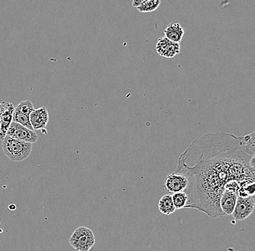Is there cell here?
Returning a JSON list of instances; mask_svg holds the SVG:
<instances>
[{
  "label": "cell",
  "instance_id": "obj_22",
  "mask_svg": "<svg viewBox=\"0 0 255 251\" xmlns=\"http://www.w3.org/2000/svg\"><path fill=\"white\" fill-rule=\"evenodd\" d=\"M0 128H1V116H0Z\"/></svg>",
  "mask_w": 255,
  "mask_h": 251
},
{
  "label": "cell",
  "instance_id": "obj_3",
  "mask_svg": "<svg viewBox=\"0 0 255 251\" xmlns=\"http://www.w3.org/2000/svg\"><path fill=\"white\" fill-rule=\"evenodd\" d=\"M69 243L76 251H89L95 246V234L87 227H79L71 235Z\"/></svg>",
  "mask_w": 255,
  "mask_h": 251
},
{
  "label": "cell",
  "instance_id": "obj_19",
  "mask_svg": "<svg viewBox=\"0 0 255 251\" xmlns=\"http://www.w3.org/2000/svg\"><path fill=\"white\" fill-rule=\"evenodd\" d=\"M250 166L252 169H254L255 171V155L252 157L250 162Z\"/></svg>",
  "mask_w": 255,
  "mask_h": 251
},
{
  "label": "cell",
  "instance_id": "obj_7",
  "mask_svg": "<svg viewBox=\"0 0 255 251\" xmlns=\"http://www.w3.org/2000/svg\"><path fill=\"white\" fill-rule=\"evenodd\" d=\"M156 50L161 57L173 58L181 52L179 43L170 41L166 37H160L156 44Z\"/></svg>",
  "mask_w": 255,
  "mask_h": 251
},
{
  "label": "cell",
  "instance_id": "obj_15",
  "mask_svg": "<svg viewBox=\"0 0 255 251\" xmlns=\"http://www.w3.org/2000/svg\"><path fill=\"white\" fill-rule=\"evenodd\" d=\"M172 199L174 204L175 209H183L185 207L188 201V195L184 191L178 192V193H172Z\"/></svg>",
  "mask_w": 255,
  "mask_h": 251
},
{
  "label": "cell",
  "instance_id": "obj_10",
  "mask_svg": "<svg viewBox=\"0 0 255 251\" xmlns=\"http://www.w3.org/2000/svg\"><path fill=\"white\" fill-rule=\"evenodd\" d=\"M5 109L1 115V128H0V140L2 141L7 134L9 125L12 122V117L15 110V106L12 103L4 102Z\"/></svg>",
  "mask_w": 255,
  "mask_h": 251
},
{
  "label": "cell",
  "instance_id": "obj_12",
  "mask_svg": "<svg viewBox=\"0 0 255 251\" xmlns=\"http://www.w3.org/2000/svg\"><path fill=\"white\" fill-rule=\"evenodd\" d=\"M158 209L159 211L165 215H170L176 211L174 204H173V199H172V195H164L159 199Z\"/></svg>",
  "mask_w": 255,
  "mask_h": 251
},
{
  "label": "cell",
  "instance_id": "obj_20",
  "mask_svg": "<svg viewBox=\"0 0 255 251\" xmlns=\"http://www.w3.org/2000/svg\"><path fill=\"white\" fill-rule=\"evenodd\" d=\"M4 109H5V105H4V102L0 103V116L1 114L4 112Z\"/></svg>",
  "mask_w": 255,
  "mask_h": 251
},
{
  "label": "cell",
  "instance_id": "obj_1",
  "mask_svg": "<svg viewBox=\"0 0 255 251\" xmlns=\"http://www.w3.org/2000/svg\"><path fill=\"white\" fill-rule=\"evenodd\" d=\"M251 158L242 137L230 133H209L193 141L180 155L175 171L189 181L184 208L197 209L213 218L224 217L220 200L225 186L255 175Z\"/></svg>",
  "mask_w": 255,
  "mask_h": 251
},
{
  "label": "cell",
  "instance_id": "obj_8",
  "mask_svg": "<svg viewBox=\"0 0 255 251\" xmlns=\"http://www.w3.org/2000/svg\"><path fill=\"white\" fill-rule=\"evenodd\" d=\"M29 117L33 130L45 129L49 122V114L45 106L34 109L30 114Z\"/></svg>",
  "mask_w": 255,
  "mask_h": 251
},
{
  "label": "cell",
  "instance_id": "obj_11",
  "mask_svg": "<svg viewBox=\"0 0 255 251\" xmlns=\"http://www.w3.org/2000/svg\"><path fill=\"white\" fill-rule=\"evenodd\" d=\"M164 34L165 37L170 41L176 43H181L182 40L184 30L179 23H173L167 25V28L164 30Z\"/></svg>",
  "mask_w": 255,
  "mask_h": 251
},
{
  "label": "cell",
  "instance_id": "obj_4",
  "mask_svg": "<svg viewBox=\"0 0 255 251\" xmlns=\"http://www.w3.org/2000/svg\"><path fill=\"white\" fill-rule=\"evenodd\" d=\"M6 136L21 140L25 142L31 143V144H35L39 138L37 133H35L33 130L29 129L22 125L21 124L13 121L11 122Z\"/></svg>",
  "mask_w": 255,
  "mask_h": 251
},
{
  "label": "cell",
  "instance_id": "obj_6",
  "mask_svg": "<svg viewBox=\"0 0 255 251\" xmlns=\"http://www.w3.org/2000/svg\"><path fill=\"white\" fill-rule=\"evenodd\" d=\"M188 185L189 181L186 176L176 171L167 174L165 181V189L170 193L185 191Z\"/></svg>",
  "mask_w": 255,
  "mask_h": 251
},
{
  "label": "cell",
  "instance_id": "obj_5",
  "mask_svg": "<svg viewBox=\"0 0 255 251\" xmlns=\"http://www.w3.org/2000/svg\"><path fill=\"white\" fill-rule=\"evenodd\" d=\"M255 200L251 197L237 198L235 208L231 214L235 220L243 221L248 218L255 210Z\"/></svg>",
  "mask_w": 255,
  "mask_h": 251
},
{
  "label": "cell",
  "instance_id": "obj_14",
  "mask_svg": "<svg viewBox=\"0 0 255 251\" xmlns=\"http://www.w3.org/2000/svg\"><path fill=\"white\" fill-rule=\"evenodd\" d=\"M242 142L248 153L253 157L255 155V130L250 134L242 137Z\"/></svg>",
  "mask_w": 255,
  "mask_h": 251
},
{
  "label": "cell",
  "instance_id": "obj_9",
  "mask_svg": "<svg viewBox=\"0 0 255 251\" xmlns=\"http://www.w3.org/2000/svg\"><path fill=\"white\" fill-rule=\"evenodd\" d=\"M238 195L234 192L225 190L220 200V206L225 216H230L235 208Z\"/></svg>",
  "mask_w": 255,
  "mask_h": 251
},
{
  "label": "cell",
  "instance_id": "obj_16",
  "mask_svg": "<svg viewBox=\"0 0 255 251\" xmlns=\"http://www.w3.org/2000/svg\"><path fill=\"white\" fill-rule=\"evenodd\" d=\"M160 0H147L136 7L137 10L141 13L151 12L156 10L160 5Z\"/></svg>",
  "mask_w": 255,
  "mask_h": 251
},
{
  "label": "cell",
  "instance_id": "obj_21",
  "mask_svg": "<svg viewBox=\"0 0 255 251\" xmlns=\"http://www.w3.org/2000/svg\"><path fill=\"white\" fill-rule=\"evenodd\" d=\"M9 209H12V210H15L16 209L15 206L14 204H11L10 206H9Z\"/></svg>",
  "mask_w": 255,
  "mask_h": 251
},
{
  "label": "cell",
  "instance_id": "obj_17",
  "mask_svg": "<svg viewBox=\"0 0 255 251\" xmlns=\"http://www.w3.org/2000/svg\"><path fill=\"white\" fill-rule=\"evenodd\" d=\"M16 110L20 111V112H23V113L29 114L34 110L33 104H32L31 101L29 100H25V101H22L20 104L15 107Z\"/></svg>",
  "mask_w": 255,
  "mask_h": 251
},
{
  "label": "cell",
  "instance_id": "obj_2",
  "mask_svg": "<svg viewBox=\"0 0 255 251\" xmlns=\"http://www.w3.org/2000/svg\"><path fill=\"white\" fill-rule=\"evenodd\" d=\"M1 143L4 155L12 162H21L26 160L32 152L31 143L6 136Z\"/></svg>",
  "mask_w": 255,
  "mask_h": 251
},
{
  "label": "cell",
  "instance_id": "obj_13",
  "mask_svg": "<svg viewBox=\"0 0 255 251\" xmlns=\"http://www.w3.org/2000/svg\"><path fill=\"white\" fill-rule=\"evenodd\" d=\"M12 121L21 124L23 126L26 127L29 129L33 130L31 121H30L29 114L23 113V112L16 110L15 109L13 112V117H12Z\"/></svg>",
  "mask_w": 255,
  "mask_h": 251
},
{
  "label": "cell",
  "instance_id": "obj_18",
  "mask_svg": "<svg viewBox=\"0 0 255 251\" xmlns=\"http://www.w3.org/2000/svg\"><path fill=\"white\" fill-rule=\"evenodd\" d=\"M146 1H147V0H133V1H132V6L135 7V8H136L140 4H143V2Z\"/></svg>",
  "mask_w": 255,
  "mask_h": 251
}]
</instances>
